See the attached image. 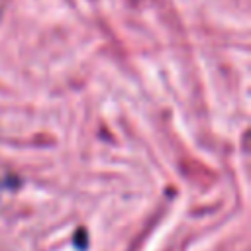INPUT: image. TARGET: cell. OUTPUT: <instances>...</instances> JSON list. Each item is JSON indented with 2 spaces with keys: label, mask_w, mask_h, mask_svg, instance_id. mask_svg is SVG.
Here are the masks:
<instances>
[{
  "label": "cell",
  "mask_w": 251,
  "mask_h": 251,
  "mask_svg": "<svg viewBox=\"0 0 251 251\" xmlns=\"http://www.w3.org/2000/svg\"><path fill=\"white\" fill-rule=\"evenodd\" d=\"M86 243H88V233L82 227H78L76 233H75V247L76 249H86Z\"/></svg>",
  "instance_id": "1"
}]
</instances>
